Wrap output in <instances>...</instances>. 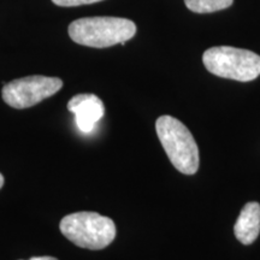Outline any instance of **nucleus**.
Listing matches in <instances>:
<instances>
[{
	"label": "nucleus",
	"instance_id": "obj_1",
	"mask_svg": "<svg viewBox=\"0 0 260 260\" xmlns=\"http://www.w3.org/2000/svg\"><path fill=\"white\" fill-rule=\"evenodd\" d=\"M135 34L134 22L119 17H86L76 19L69 25L71 40L95 48L124 45Z\"/></svg>",
	"mask_w": 260,
	"mask_h": 260
},
{
	"label": "nucleus",
	"instance_id": "obj_2",
	"mask_svg": "<svg viewBox=\"0 0 260 260\" xmlns=\"http://www.w3.org/2000/svg\"><path fill=\"white\" fill-rule=\"evenodd\" d=\"M155 130L171 164L184 175H194L200 164L199 148L189 129L177 118L161 116Z\"/></svg>",
	"mask_w": 260,
	"mask_h": 260
},
{
	"label": "nucleus",
	"instance_id": "obj_3",
	"mask_svg": "<svg viewBox=\"0 0 260 260\" xmlns=\"http://www.w3.org/2000/svg\"><path fill=\"white\" fill-rule=\"evenodd\" d=\"M60 232L81 248L99 251L106 248L116 237V225L109 217L96 212H76L60 220Z\"/></svg>",
	"mask_w": 260,
	"mask_h": 260
},
{
	"label": "nucleus",
	"instance_id": "obj_4",
	"mask_svg": "<svg viewBox=\"0 0 260 260\" xmlns=\"http://www.w3.org/2000/svg\"><path fill=\"white\" fill-rule=\"evenodd\" d=\"M203 63L211 74L240 82L253 81L260 75V56L243 48L211 47L205 51Z\"/></svg>",
	"mask_w": 260,
	"mask_h": 260
},
{
	"label": "nucleus",
	"instance_id": "obj_5",
	"mask_svg": "<svg viewBox=\"0 0 260 260\" xmlns=\"http://www.w3.org/2000/svg\"><path fill=\"white\" fill-rule=\"evenodd\" d=\"M63 81L58 77L34 76L16 79L3 88V100L14 109H28L59 92Z\"/></svg>",
	"mask_w": 260,
	"mask_h": 260
},
{
	"label": "nucleus",
	"instance_id": "obj_6",
	"mask_svg": "<svg viewBox=\"0 0 260 260\" xmlns=\"http://www.w3.org/2000/svg\"><path fill=\"white\" fill-rule=\"evenodd\" d=\"M68 110L75 115V121L82 133H90L105 115V106L95 94H77L68 103Z\"/></svg>",
	"mask_w": 260,
	"mask_h": 260
},
{
	"label": "nucleus",
	"instance_id": "obj_7",
	"mask_svg": "<svg viewBox=\"0 0 260 260\" xmlns=\"http://www.w3.org/2000/svg\"><path fill=\"white\" fill-rule=\"evenodd\" d=\"M260 233V205L252 201L247 203L240 212L234 225V234L242 245H252Z\"/></svg>",
	"mask_w": 260,
	"mask_h": 260
},
{
	"label": "nucleus",
	"instance_id": "obj_8",
	"mask_svg": "<svg viewBox=\"0 0 260 260\" xmlns=\"http://www.w3.org/2000/svg\"><path fill=\"white\" fill-rule=\"evenodd\" d=\"M234 0H184L190 11L197 14H211L232 6Z\"/></svg>",
	"mask_w": 260,
	"mask_h": 260
},
{
	"label": "nucleus",
	"instance_id": "obj_9",
	"mask_svg": "<svg viewBox=\"0 0 260 260\" xmlns=\"http://www.w3.org/2000/svg\"><path fill=\"white\" fill-rule=\"evenodd\" d=\"M54 4L58 6H65V8H69V6H80V5H87V4H93V3L102 2V0H52Z\"/></svg>",
	"mask_w": 260,
	"mask_h": 260
},
{
	"label": "nucleus",
	"instance_id": "obj_10",
	"mask_svg": "<svg viewBox=\"0 0 260 260\" xmlns=\"http://www.w3.org/2000/svg\"><path fill=\"white\" fill-rule=\"evenodd\" d=\"M29 260H58V259L54 258V256H34V258Z\"/></svg>",
	"mask_w": 260,
	"mask_h": 260
},
{
	"label": "nucleus",
	"instance_id": "obj_11",
	"mask_svg": "<svg viewBox=\"0 0 260 260\" xmlns=\"http://www.w3.org/2000/svg\"><path fill=\"white\" fill-rule=\"evenodd\" d=\"M3 186H4V176L0 174V189H2Z\"/></svg>",
	"mask_w": 260,
	"mask_h": 260
}]
</instances>
